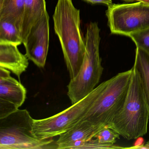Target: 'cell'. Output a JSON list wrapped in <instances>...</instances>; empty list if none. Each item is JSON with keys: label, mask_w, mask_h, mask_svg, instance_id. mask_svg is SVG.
Instances as JSON below:
<instances>
[{"label": "cell", "mask_w": 149, "mask_h": 149, "mask_svg": "<svg viewBox=\"0 0 149 149\" xmlns=\"http://www.w3.org/2000/svg\"><path fill=\"white\" fill-rule=\"evenodd\" d=\"M53 19L55 32L61 46L70 79L79 73L86 51L81 28L80 12L72 0H58Z\"/></svg>", "instance_id": "cell-1"}, {"label": "cell", "mask_w": 149, "mask_h": 149, "mask_svg": "<svg viewBox=\"0 0 149 149\" xmlns=\"http://www.w3.org/2000/svg\"><path fill=\"white\" fill-rule=\"evenodd\" d=\"M132 74L123 103L108 126L128 140L144 136L148 130L149 103L137 69Z\"/></svg>", "instance_id": "cell-2"}, {"label": "cell", "mask_w": 149, "mask_h": 149, "mask_svg": "<svg viewBox=\"0 0 149 149\" xmlns=\"http://www.w3.org/2000/svg\"><path fill=\"white\" fill-rule=\"evenodd\" d=\"M132 74V68L118 73L97 86L94 89L92 104L80 122L108 126L123 103Z\"/></svg>", "instance_id": "cell-3"}, {"label": "cell", "mask_w": 149, "mask_h": 149, "mask_svg": "<svg viewBox=\"0 0 149 149\" xmlns=\"http://www.w3.org/2000/svg\"><path fill=\"white\" fill-rule=\"evenodd\" d=\"M100 29L96 22L87 26L84 37L86 51L79 73L70 79L68 86V95L72 104L90 93L99 82L104 70L100 56Z\"/></svg>", "instance_id": "cell-4"}, {"label": "cell", "mask_w": 149, "mask_h": 149, "mask_svg": "<svg viewBox=\"0 0 149 149\" xmlns=\"http://www.w3.org/2000/svg\"><path fill=\"white\" fill-rule=\"evenodd\" d=\"M34 119L26 109L0 118V149H57L52 139H39L33 133Z\"/></svg>", "instance_id": "cell-5"}, {"label": "cell", "mask_w": 149, "mask_h": 149, "mask_svg": "<svg viewBox=\"0 0 149 149\" xmlns=\"http://www.w3.org/2000/svg\"><path fill=\"white\" fill-rule=\"evenodd\" d=\"M94 91L68 109L52 116L34 119L33 133L40 139H52L68 131L79 123L92 104Z\"/></svg>", "instance_id": "cell-6"}, {"label": "cell", "mask_w": 149, "mask_h": 149, "mask_svg": "<svg viewBox=\"0 0 149 149\" xmlns=\"http://www.w3.org/2000/svg\"><path fill=\"white\" fill-rule=\"evenodd\" d=\"M108 6L106 15L111 33L128 36L149 27V4L138 1Z\"/></svg>", "instance_id": "cell-7"}, {"label": "cell", "mask_w": 149, "mask_h": 149, "mask_svg": "<svg viewBox=\"0 0 149 149\" xmlns=\"http://www.w3.org/2000/svg\"><path fill=\"white\" fill-rule=\"evenodd\" d=\"M49 16L47 12L32 28L23 42L26 55L37 67L46 65L49 41Z\"/></svg>", "instance_id": "cell-8"}, {"label": "cell", "mask_w": 149, "mask_h": 149, "mask_svg": "<svg viewBox=\"0 0 149 149\" xmlns=\"http://www.w3.org/2000/svg\"><path fill=\"white\" fill-rule=\"evenodd\" d=\"M11 71L0 67V102L12 104L19 109L26 97V89L10 75Z\"/></svg>", "instance_id": "cell-9"}, {"label": "cell", "mask_w": 149, "mask_h": 149, "mask_svg": "<svg viewBox=\"0 0 149 149\" xmlns=\"http://www.w3.org/2000/svg\"><path fill=\"white\" fill-rule=\"evenodd\" d=\"M18 46L13 43L0 42V67L13 73L20 81L21 75L28 67L29 59L20 52Z\"/></svg>", "instance_id": "cell-10"}, {"label": "cell", "mask_w": 149, "mask_h": 149, "mask_svg": "<svg viewBox=\"0 0 149 149\" xmlns=\"http://www.w3.org/2000/svg\"><path fill=\"white\" fill-rule=\"evenodd\" d=\"M105 126L88 121L79 122L70 130L59 136L56 141L57 149H61L64 146L76 141L90 140Z\"/></svg>", "instance_id": "cell-11"}, {"label": "cell", "mask_w": 149, "mask_h": 149, "mask_svg": "<svg viewBox=\"0 0 149 149\" xmlns=\"http://www.w3.org/2000/svg\"><path fill=\"white\" fill-rule=\"evenodd\" d=\"M47 12L45 0H25L22 28L23 43L26 40L32 28Z\"/></svg>", "instance_id": "cell-12"}, {"label": "cell", "mask_w": 149, "mask_h": 149, "mask_svg": "<svg viewBox=\"0 0 149 149\" xmlns=\"http://www.w3.org/2000/svg\"><path fill=\"white\" fill-rule=\"evenodd\" d=\"M0 42L23 43L22 31L17 22L10 17H0Z\"/></svg>", "instance_id": "cell-13"}, {"label": "cell", "mask_w": 149, "mask_h": 149, "mask_svg": "<svg viewBox=\"0 0 149 149\" xmlns=\"http://www.w3.org/2000/svg\"><path fill=\"white\" fill-rule=\"evenodd\" d=\"M25 0H0V17L13 19L22 31Z\"/></svg>", "instance_id": "cell-14"}, {"label": "cell", "mask_w": 149, "mask_h": 149, "mask_svg": "<svg viewBox=\"0 0 149 149\" xmlns=\"http://www.w3.org/2000/svg\"><path fill=\"white\" fill-rule=\"evenodd\" d=\"M134 66L139 73L149 103V54L136 47Z\"/></svg>", "instance_id": "cell-15"}, {"label": "cell", "mask_w": 149, "mask_h": 149, "mask_svg": "<svg viewBox=\"0 0 149 149\" xmlns=\"http://www.w3.org/2000/svg\"><path fill=\"white\" fill-rule=\"evenodd\" d=\"M125 147L117 146H110L100 143L95 138L87 141H78L64 146L61 149H118Z\"/></svg>", "instance_id": "cell-16"}, {"label": "cell", "mask_w": 149, "mask_h": 149, "mask_svg": "<svg viewBox=\"0 0 149 149\" xmlns=\"http://www.w3.org/2000/svg\"><path fill=\"white\" fill-rule=\"evenodd\" d=\"M120 135L108 126L104 127L94 137L100 143L110 146H115L118 139H120Z\"/></svg>", "instance_id": "cell-17"}, {"label": "cell", "mask_w": 149, "mask_h": 149, "mask_svg": "<svg viewBox=\"0 0 149 149\" xmlns=\"http://www.w3.org/2000/svg\"><path fill=\"white\" fill-rule=\"evenodd\" d=\"M128 36L133 40L136 47L149 54V27L132 33Z\"/></svg>", "instance_id": "cell-18"}, {"label": "cell", "mask_w": 149, "mask_h": 149, "mask_svg": "<svg viewBox=\"0 0 149 149\" xmlns=\"http://www.w3.org/2000/svg\"><path fill=\"white\" fill-rule=\"evenodd\" d=\"M84 1L92 4L102 3V4H105L108 6L112 4V0H84Z\"/></svg>", "instance_id": "cell-19"}, {"label": "cell", "mask_w": 149, "mask_h": 149, "mask_svg": "<svg viewBox=\"0 0 149 149\" xmlns=\"http://www.w3.org/2000/svg\"><path fill=\"white\" fill-rule=\"evenodd\" d=\"M135 148H137V149H149V141L147 142L146 143L142 145L141 146H139L135 147Z\"/></svg>", "instance_id": "cell-20"}, {"label": "cell", "mask_w": 149, "mask_h": 149, "mask_svg": "<svg viewBox=\"0 0 149 149\" xmlns=\"http://www.w3.org/2000/svg\"><path fill=\"white\" fill-rule=\"evenodd\" d=\"M125 1H127V2H130V1H142V2H144L146 4L149 5V0H124Z\"/></svg>", "instance_id": "cell-21"}]
</instances>
